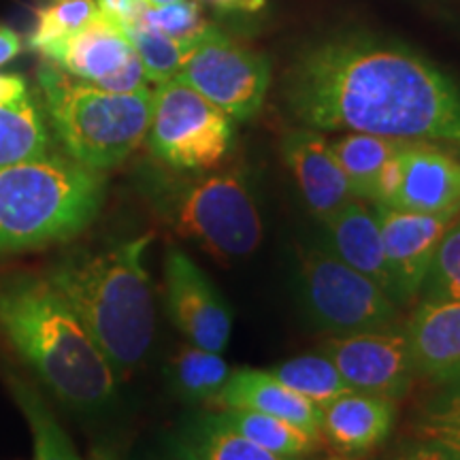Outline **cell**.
Returning <instances> with one entry per match:
<instances>
[{
    "label": "cell",
    "instance_id": "obj_1",
    "mask_svg": "<svg viewBox=\"0 0 460 460\" xmlns=\"http://www.w3.org/2000/svg\"><path fill=\"white\" fill-rule=\"evenodd\" d=\"M288 113L305 128L429 143L460 158V82L402 43L326 39L284 75Z\"/></svg>",
    "mask_w": 460,
    "mask_h": 460
},
{
    "label": "cell",
    "instance_id": "obj_2",
    "mask_svg": "<svg viewBox=\"0 0 460 460\" xmlns=\"http://www.w3.org/2000/svg\"><path fill=\"white\" fill-rule=\"evenodd\" d=\"M149 243L147 233L101 250L71 252L45 273L105 352L118 379L147 358L156 335V301L146 269Z\"/></svg>",
    "mask_w": 460,
    "mask_h": 460
},
{
    "label": "cell",
    "instance_id": "obj_3",
    "mask_svg": "<svg viewBox=\"0 0 460 460\" xmlns=\"http://www.w3.org/2000/svg\"><path fill=\"white\" fill-rule=\"evenodd\" d=\"M0 335L68 405L94 410L113 399L111 362L45 275L0 279Z\"/></svg>",
    "mask_w": 460,
    "mask_h": 460
},
{
    "label": "cell",
    "instance_id": "obj_4",
    "mask_svg": "<svg viewBox=\"0 0 460 460\" xmlns=\"http://www.w3.org/2000/svg\"><path fill=\"white\" fill-rule=\"evenodd\" d=\"M105 199L101 171L43 156L0 166V254L62 243L94 222Z\"/></svg>",
    "mask_w": 460,
    "mask_h": 460
},
{
    "label": "cell",
    "instance_id": "obj_5",
    "mask_svg": "<svg viewBox=\"0 0 460 460\" xmlns=\"http://www.w3.org/2000/svg\"><path fill=\"white\" fill-rule=\"evenodd\" d=\"M39 84L56 137L75 163L92 171L113 169L146 141L152 88L118 94L71 77L56 65L39 71Z\"/></svg>",
    "mask_w": 460,
    "mask_h": 460
},
{
    "label": "cell",
    "instance_id": "obj_6",
    "mask_svg": "<svg viewBox=\"0 0 460 460\" xmlns=\"http://www.w3.org/2000/svg\"><path fill=\"white\" fill-rule=\"evenodd\" d=\"M154 207L172 233L222 264L243 261L262 243L261 209L243 166L164 183Z\"/></svg>",
    "mask_w": 460,
    "mask_h": 460
},
{
    "label": "cell",
    "instance_id": "obj_7",
    "mask_svg": "<svg viewBox=\"0 0 460 460\" xmlns=\"http://www.w3.org/2000/svg\"><path fill=\"white\" fill-rule=\"evenodd\" d=\"M146 141L154 158L171 169L205 172L226 160L234 143V124L220 107L172 77L154 88Z\"/></svg>",
    "mask_w": 460,
    "mask_h": 460
},
{
    "label": "cell",
    "instance_id": "obj_8",
    "mask_svg": "<svg viewBox=\"0 0 460 460\" xmlns=\"http://www.w3.org/2000/svg\"><path fill=\"white\" fill-rule=\"evenodd\" d=\"M301 292L315 326L332 337L390 331L399 320L388 292L324 250L303 252Z\"/></svg>",
    "mask_w": 460,
    "mask_h": 460
},
{
    "label": "cell",
    "instance_id": "obj_9",
    "mask_svg": "<svg viewBox=\"0 0 460 460\" xmlns=\"http://www.w3.org/2000/svg\"><path fill=\"white\" fill-rule=\"evenodd\" d=\"M177 77L237 122L261 111L271 88V62L214 26L194 41Z\"/></svg>",
    "mask_w": 460,
    "mask_h": 460
},
{
    "label": "cell",
    "instance_id": "obj_10",
    "mask_svg": "<svg viewBox=\"0 0 460 460\" xmlns=\"http://www.w3.org/2000/svg\"><path fill=\"white\" fill-rule=\"evenodd\" d=\"M166 309L188 343L222 354L233 332V309L214 281L180 247L164 256Z\"/></svg>",
    "mask_w": 460,
    "mask_h": 460
},
{
    "label": "cell",
    "instance_id": "obj_11",
    "mask_svg": "<svg viewBox=\"0 0 460 460\" xmlns=\"http://www.w3.org/2000/svg\"><path fill=\"white\" fill-rule=\"evenodd\" d=\"M320 354L332 360L348 386L382 399H401L411 386L413 362L405 332L369 331L331 337Z\"/></svg>",
    "mask_w": 460,
    "mask_h": 460
},
{
    "label": "cell",
    "instance_id": "obj_12",
    "mask_svg": "<svg viewBox=\"0 0 460 460\" xmlns=\"http://www.w3.org/2000/svg\"><path fill=\"white\" fill-rule=\"evenodd\" d=\"M384 252L394 286V301L410 303L422 290L441 239L458 217L376 207Z\"/></svg>",
    "mask_w": 460,
    "mask_h": 460
},
{
    "label": "cell",
    "instance_id": "obj_13",
    "mask_svg": "<svg viewBox=\"0 0 460 460\" xmlns=\"http://www.w3.org/2000/svg\"><path fill=\"white\" fill-rule=\"evenodd\" d=\"M281 154L305 205L320 222L356 200L324 132L305 126L290 130L281 141Z\"/></svg>",
    "mask_w": 460,
    "mask_h": 460
},
{
    "label": "cell",
    "instance_id": "obj_14",
    "mask_svg": "<svg viewBox=\"0 0 460 460\" xmlns=\"http://www.w3.org/2000/svg\"><path fill=\"white\" fill-rule=\"evenodd\" d=\"M390 207L460 217V158L429 143H407L401 188Z\"/></svg>",
    "mask_w": 460,
    "mask_h": 460
},
{
    "label": "cell",
    "instance_id": "obj_15",
    "mask_svg": "<svg viewBox=\"0 0 460 460\" xmlns=\"http://www.w3.org/2000/svg\"><path fill=\"white\" fill-rule=\"evenodd\" d=\"M396 401L365 393H345L322 407V439L345 458L377 450L393 433Z\"/></svg>",
    "mask_w": 460,
    "mask_h": 460
},
{
    "label": "cell",
    "instance_id": "obj_16",
    "mask_svg": "<svg viewBox=\"0 0 460 460\" xmlns=\"http://www.w3.org/2000/svg\"><path fill=\"white\" fill-rule=\"evenodd\" d=\"M211 410H245L286 420L295 427L320 435L322 407L290 390L271 371H230L222 393L211 402Z\"/></svg>",
    "mask_w": 460,
    "mask_h": 460
},
{
    "label": "cell",
    "instance_id": "obj_17",
    "mask_svg": "<svg viewBox=\"0 0 460 460\" xmlns=\"http://www.w3.org/2000/svg\"><path fill=\"white\" fill-rule=\"evenodd\" d=\"M402 332L416 376L439 384L460 373V301H422Z\"/></svg>",
    "mask_w": 460,
    "mask_h": 460
},
{
    "label": "cell",
    "instance_id": "obj_18",
    "mask_svg": "<svg viewBox=\"0 0 460 460\" xmlns=\"http://www.w3.org/2000/svg\"><path fill=\"white\" fill-rule=\"evenodd\" d=\"M322 224L329 233L331 254H335L354 271L376 281L384 292L394 298V286L388 271L376 207H367L356 199Z\"/></svg>",
    "mask_w": 460,
    "mask_h": 460
},
{
    "label": "cell",
    "instance_id": "obj_19",
    "mask_svg": "<svg viewBox=\"0 0 460 460\" xmlns=\"http://www.w3.org/2000/svg\"><path fill=\"white\" fill-rule=\"evenodd\" d=\"M135 54L137 51L130 39L126 37L124 28L99 11V15L88 22L82 31L58 45L49 60L71 77L101 85L113 73L128 65Z\"/></svg>",
    "mask_w": 460,
    "mask_h": 460
},
{
    "label": "cell",
    "instance_id": "obj_20",
    "mask_svg": "<svg viewBox=\"0 0 460 460\" xmlns=\"http://www.w3.org/2000/svg\"><path fill=\"white\" fill-rule=\"evenodd\" d=\"M180 441L197 460H301L264 450L241 435L220 410L194 420Z\"/></svg>",
    "mask_w": 460,
    "mask_h": 460
},
{
    "label": "cell",
    "instance_id": "obj_21",
    "mask_svg": "<svg viewBox=\"0 0 460 460\" xmlns=\"http://www.w3.org/2000/svg\"><path fill=\"white\" fill-rule=\"evenodd\" d=\"M166 373L172 390L181 401L192 405L203 402L209 407L222 393L230 376V367L222 354L186 343L171 356Z\"/></svg>",
    "mask_w": 460,
    "mask_h": 460
},
{
    "label": "cell",
    "instance_id": "obj_22",
    "mask_svg": "<svg viewBox=\"0 0 460 460\" xmlns=\"http://www.w3.org/2000/svg\"><path fill=\"white\" fill-rule=\"evenodd\" d=\"M405 143L388 137L365 135V132H345L343 137L331 141V149L352 186L354 197L371 203L379 171Z\"/></svg>",
    "mask_w": 460,
    "mask_h": 460
},
{
    "label": "cell",
    "instance_id": "obj_23",
    "mask_svg": "<svg viewBox=\"0 0 460 460\" xmlns=\"http://www.w3.org/2000/svg\"><path fill=\"white\" fill-rule=\"evenodd\" d=\"M48 149V124L28 96L0 105V166L43 158Z\"/></svg>",
    "mask_w": 460,
    "mask_h": 460
},
{
    "label": "cell",
    "instance_id": "obj_24",
    "mask_svg": "<svg viewBox=\"0 0 460 460\" xmlns=\"http://www.w3.org/2000/svg\"><path fill=\"white\" fill-rule=\"evenodd\" d=\"M234 429L264 450L288 458H305L318 452L322 437L286 422V420L267 416V413L245 410H220Z\"/></svg>",
    "mask_w": 460,
    "mask_h": 460
},
{
    "label": "cell",
    "instance_id": "obj_25",
    "mask_svg": "<svg viewBox=\"0 0 460 460\" xmlns=\"http://www.w3.org/2000/svg\"><path fill=\"white\" fill-rule=\"evenodd\" d=\"M284 386L295 390L305 399L314 401L315 405L324 407L332 399L345 393H352L341 373L331 358L324 354H303L279 362L278 367L269 369Z\"/></svg>",
    "mask_w": 460,
    "mask_h": 460
},
{
    "label": "cell",
    "instance_id": "obj_26",
    "mask_svg": "<svg viewBox=\"0 0 460 460\" xmlns=\"http://www.w3.org/2000/svg\"><path fill=\"white\" fill-rule=\"evenodd\" d=\"M13 386L15 402L31 424L32 444H34V460H84L75 450L73 441L68 439L65 429L60 427L54 413L49 411L48 402L41 399L32 386L24 382H11Z\"/></svg>",
    "mask_w": 460,
    "mask_h": 460
},
{
    "label": "cell",
    "instance_id": "obj_27",
    "mask_svg": "<svg viewBox=\"0 0 460 460\" xmlns=\"http://www.w3.org/2000/svg\"><path fill=\"white\" fill-rule=\"evenodd\" d=\"M96 15H99L96 0H54L48 7L37 11V26L28 43L32 49L49 58L58 45L82 31Z\"/></svg>",
    "mask_w": 460,
    "mask_h": 460
},
{
    "label": "cell",
    "instance_id": "obj_28",
    "mask_svg": "<svg viewBox=\"0 0 460 460\" xmlns=\"http://www.w3.org/2000/svg\"><path fill=\"white\" fill-rule=\"evenodd\" d=\"M124 32L130 39L137 56L141 58L149 82L154 85L169 82V79L180 75L190 48L197 41V39L194 41H181V39L166 37L163 32L141 26L124 28Z\"/></svg>",
    "mask_w": 460,
    "mask_h": 460
},
{
    "label": "cell",
    "instance_id": "obj_29",
    "mask_svg": "<svg viewBox=\"0 0 460 460\" xmlns=\"http://www.w3.org/2000/svg\"><path fill=\"white\" fill-rule=\"evenodd\" d=\"M420 295L422 301H460V217L437 247Z\"/></svg>",
    "mask_w": 460,
    "mask_h": 460
},
{
    "label": "cell",
    "instance_id": "obj_30",
    "mask_svg": "<svg viewBox=\"0 0 460 460\" xmlns=\"http://www.w3.org/2000/svg\"><path fill=\"white\" fill-rule=\"evenodd\" d=\"M139 26L163 32L166 37L181 39V41H194L209 31L211 22H207L199 0H175L160 7L147 4Z\"/></svg>",
    "mask_w": 460,
    "mask_h": 460
},
{
    "label": "cell",
    "instance_id": "obj_31",
    "mask_svg": "<svg viewBox=\"0 0 460 460\" xmlns=\"http://www.w3.org/2000/svg\"><path fill=\"white\" fill-rule=\"evenodd\" d=\"M420 420H460V373L435 384L420 405Z\"/></svg>",
    "mask_w": 460,
    "mask_h": 460
},
{
    "label": "cell",
    "instance_id": "obj_32",
    "mask_svg": "<svg viewBox=\"0 0 460 460\" xmlns=\"http://www.w3.org/2000/svg\"><path fill=\"white\" fill-rule=\"evenodd\" d=\"M416 437L439 441L460 456V420H420Z\"/></svg>",
    "mask_w": 460,
    "mask_h": 460
},
{
    "label": "cell",
    "instance_id": "obj_33",
    "mask_svg": "<svg viewBox=\"0 0 460 460\" xmlns=\"http://www.w3.org/2000/svg\"><path fill=\"white\" fill-rule=\"evenodd\" d=\"M99 11L122 28L139 26L147 4L143 0H96Z\"/></svg>",
    "mask_w": 460,
    "mask_h": 460
},
{
    "label": "cell",
    "instance_id": "obj_34",
    "mask_svg": "<svg viewBox=\"0 0 460 460\" xmlns=\"http://www.w3.org/2000/svg\"><path fill=\"white\" fill-rule=\"evenodd\" d=\"M396 460H460V456L450 447L427 437H418L401 447Z\"/></svg>",
    "mask_w": 460,
    "mask_h": 460
},
{
    "label": "cell",
    "instance_id": "obj_35",
    "mask_svg": "<svg viewBox=\"0 0 460 460\" xmlns=\"http://www.w3.org/2000/svg\"><path fill=\"white\" fill-rule=\"evenodd\" d=\"M28 96L26 79L15 73H0V105L22 101Z\"/></svg>",
    "mask_w": 460,
    "mask_h": 460
},
{
    "label": "cell",
    "instance_id": "obj_36",
    "mask_svg": "<svg viewBox=\"0 0 460 460\" xmlns=\"http://www.w3.org/2000/svg\"><path fill=\"white\" fill-rule=\"evenodd\" d=\"M20 49H22L20 37H17L11 28L0 26V66L9 65V62L20 54Z\"/></svg>",
    "mask_w": 460,
    "mask_h": 460
},
{
    "label": "cell",
    "instance_id": "obj_37",
    "mask_svg": "<svg viewBox=\"0 0 460 460\" xmlns=\"http://www.w3.org/2000/svg\"><path fill=\"white\" fill-rule=\"evenodd\" d=\"M205 3L224 11H247V13H254V11L264 9L267 0H205Z\"/></svg>",
    "mask_w": 460,
    "mask_h": 460
},
{
    "label": "cell",
    "instance_id": "obj_38",
    "mask_svg": "<svg viewBox=\"0 0 460 460\" xmlns=\"http://www.w3.org/2000/svg\"><path fill=\"white\" fill-rule=\"evenodd\" d=\"M90 460H118V456H115V452L111 450V447L99 446V447H94V450H92Z\"/></svg>",
    "mask_w": 460,
    "mask_h": 460
},
{
    "label": "cell",
    "instance_id": "obj_39",
    "mask_svg": "<svg viewBox=\"0 0 460 460\" xmlns=\"http://www.w3.org/2000/svg\"><path fill=\"white\" fill-rule=\"evenodd\" d=\"M172 452H175V460H197L192 456V452H190L180 439H177L175 446H172Z\"/></svg>",
    "mask_w": 460,
    "mask_h": 460
},
{
    "label": "cell",
    "instance_id": "obj_40",
    "mask_svg": "<svg viewBox=\"0 0 460 460\" xmlns=\"http://www.w3.org/2000/svg\"><path fill=\"white\" fill-rule=\"evenodd\" d=\"M324 460H349V458H345V456H331V458H324Z\"/></svg>",
    "mask_w": 460,
    "mask_h": 460
}]
</instances>
